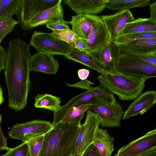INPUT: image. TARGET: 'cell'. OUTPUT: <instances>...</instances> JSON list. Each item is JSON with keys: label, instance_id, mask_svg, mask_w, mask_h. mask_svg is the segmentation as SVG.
I'll return each instance as SVG.
<instances>
[{"label": "cell", "instance_id": "cell-36", "mask_svg": "<svg viewBox=\"0 0 156 156\" xmlns=\"http://www.w3.org/2000/svg\"><path fill=\"white\" fill-rule=\"evenodd\" d=\"M66 84L69 86L73 87L75 88H80L82 89H85L86 90H88L91 87V86L92 85L94 84V83L86 80H82L76 83L69 84L66 83Z\"/></svg>", "mask_w": 156, "mask_h": 156}, {"label": "cell", "instance_id": "cell-33", "mask_svg": "<svg viewBox=\"0 0 156 156\" xmlns=\"http://www.w3.org/2000/svg\"><path fill=\"white\" fill-rule=\"evenodd\" d=\"M5 156H30L27 142H23L20 145L9 148Z\"/></svg>", "mask_w": 156, "mask_h": 156}, {"label": "cell", "instance_id": "cell-16", "mask_svg": "<svg viewBox=\"0 0 156 156\" xmlns=\"http://www.w3.org/2000/svg\"><path fill=\"white\" fill-rule=\"evenodd\" d=\"M156 102V91L153 90L145 91L129 105L125 111L122 119L144 114L154 105Z\"/></svg>", "mask_w": 156, "mask_h": 156}, {"label": "cell", "instance_id": "cell-39", "mask_svg": "<svg viewBox=\"0 0 156 156\" xmlns=\"http://www.w3.org/2000/svg\"><path fill=\"white\" fill-rule=\"evenodd\" d=\"M2 116L0 113V150H8L9 148L7 145V138H5L2 132L1 123L2 121Z\"/></svg>", "mask_w": 156, "mask_h": 156}, {"label": "cell", "instance_id": "cell-42", "mask_svg": "<svg viewBox=\"0 0 156 156\" xmlns=\"http://www.w3.org/2000/svg\"><path fill=\"white\" fill-rule=\"evenodd\" d=\"M79 78L82 80H86L90 73V71L85 69H79L77 72Z\"/></svg>", "mask_w": 156, "mask_h": 156}, {"label": "cell", "instance_id": "cell-15", "mask_svg": "<svg viewBox=\"0 0 156 156\" xmlns=\"http://www.w3.org/2000/svg\"><path fill=\"white\" fill-rule=\"evenodd\" d=\"M59 65L58 60L53 55L37 51L30 58L29 68L30 72L54 75L58 72Z\"/></svg>", "mask_w": 156, "mask_h": 156}, {"label": "cell", "instance_id": "cell-46", "mask_svg": "<svg viewBox=\"0 0 156 156\" xmlns=\"http://www.w3.org/2000/svg\"><path fill=\"white\" fill-rule=\"evenodd\" d=\"M1 41L0 40V47L1 46Z\"/></svg>", "mask_w": 156, "mask_h": 156}, {"label": "cell", "instance_id": "cell-37", "mask_svg": "<svg viewBox=\"0 0 156 156\" xmlns=\"http://www.w3.org/2000/svg\"><path fill=\"white\" fill-rule=\"evenodd\" d=\"M82 156H102L95 146L92 143L87 149Z\"/></svg>", "mask_w": 156, "mask_h": 156}, {"label": "cell", "instance_id": "cell-27", "mask_svg": "<svg viewBox=\"0 0 156 156\" xmlns=\"http://www.w3.org/2000/svg\"><path fill=\"white\" fill-rule=\"evenodd\" d=\"M88 90L93 94L100 104L110 105L117 101L114 94L101 85L91 87Z\"/></svg>", "mask_w": 156, "mask_h": 156}, {"label": "cell", "instance_id": "cell-44", "mask_svg": "<svg viewBox=\"0 0 156 156\" xmlns=\"http://www.w3.org/2000/svg\"><path fill=\"white\" fill-rule=\"evenodd\" d=\"M4 101V98L3 96V92L2 89L0 86V106Z\"/></svg>", "mask_w": 156, "mask_h": 156}, {"label": "cell", "instance_id": "cell-21", "mask_svg": "<svg viewBox=\"0 0 156 156\" xmlns=\"http://www.w3.org/2000/svg\"><path fill=\"white\" fill-rule=\"evenodd\" d=\"M63 56L66 59L79 62L90 69L94 70L100 74H112L99 66L92 58L87 51H82L75 48H73L68 54Z\"/></svg>", "mask_w": 156, "mask_h": 156}, {"label": "cell", "instance_id": "cell-4", "mask_svg": "<svg viewBox=\"0 0 156 156\" xmlns=\"http://www.w3.org/2000/svg\"><path fill=\"white\" fill-rule=\"evenodd\" d=\"M115 72L147 80L156 77V66L135 55L120 53L117 59Z\"/></svg>", "mask_w": 156, "mask_h": 156}, {"label": "cell", "instance_id": "cell-45", "mask_svg": "<svg viewBox=\"0 0 156 156\" xmlns=\"http://www.w3.org/2000/svg\"><path fill=\"white\" fill-rule=\"evenodd\" d=\"M0 156H5V154L1 155Z\"/></svg>", "mask_w": 156, "mask_h": 156}, {"label": "cell", "instance_id": "cell-25", "mask_svg": "<svg viewBox=\"0 0 156 156\" xmlns=\"http://www.w3.org/2000/svg\"><path fill=\"white\" fill-rule=\"evenodd\" d=\"M150 0H108L106 8L110 10L119 11L129 10L136 7L147 6Z\"/></svg>", "mask_w": 156, "mask_h": 156}, {"label": "cell", "instance_id": "cell-6", "mask_svg": "<svg viewBox=\"0 0 156 156\" xmlns=\"http://www.w3.org/2000/svg\"><path fill=\"white\" fill-rule=\"evenodd\" d=\"M85 119L81 125L72 155L82 156L92 143L96 129L100 125L101 120L95 112L88 109Z\"/></svg>", "mask_w": 156, "mask_h": 156}, {"label": "cell", "instance_id": "cell-17", "mask_svg": "<svg viewBox=\"0 0 156 156\" xmlns=\"http://www.w3.org/2000/svg\"><path fill=\"white\" fill-rule=\"evenodd\" d=\"M108 0H65L64 3L76 14L96 15L106 8Z\"/></svg>", "mask_w": 156, "mask_h": 156}, {"label": "cell", "instance_id": "cell-24", "mask_svg": "<svg viewBox=\"0 0 156 156\" xmlns=\"http://www.w3.org/2000/svg\"><path fill=\"white\" fill-rule=\"evenodd\" d=\"M34 106L36 108H44L54 112L61 107L60 98L48 94H38L34 98Z\"/></svg>", "mask_w": 156, "mask_h": 156}, {"label": "cell", "instance_id": "cell-23", "mask_svg": "<svg viewBox=\"0 0 156 156\" xmlns=\"http://www.w3.org/2000/svg\"><path fill=\"white\" fill-rule=\"evenodd\" d=\"M155 32H156V22L152 20L150 18H139L127 23L123 28L121 35Z\"/></svg>", "mask_w": 156, "mask_h": 156}, {"label": "cell", "instance_id": "cell-20", "mask_svg": "<svg viewBox=\"0 0 156 156\" xmlns=\"http://www.w3.org/2000/svg\"><path fill=\"white\" fill-rule=\"evenodd\" d=\"M114 138L108 134L107 130L97 128L92 143L102 156H110L114 150Z\"/></svg>", "mask_w": 156, "mask_h": 156}, {"label": "cell", "instance_id": "cell-1", "mask_svg": "<svg viewBox=\"0 0 156 156\" xmlns=\"http://www.w3.org/2000/svg\"><path fill=\"white\" fill-rule=\"evenodd\" d=\"M30 45L20 38L10 41L4 69L8 92L9 107L18 111L27 103L30 81Z\"/></svg>", "mask_w": 156, "mask_h": 156}, {"label": "cell", "instance_id": "cell-7", "mask_svg": "<svg viewBox=\"0 0 156 156\" xmlns=\"http://www.w3.org/2000/svg\"><path fill=\"white\" fill-rule=\"evenodd\" d=\"M60 0H21L16 15L19 23L24 30H30L31 20L42 12L54 6Z\"/></svg>", "mask_w": 156, "mask_h": 156}, {"label": "cell", "instance_id": "cell-3", "mask_svg": "<svg viewBox=\"0 0 156 156\" xmlns=\"http://www.w3.org/2000/svg\"><path fill=\"white\" fill-rule=\"evenodd\" d=\"M100 85L121 100H134L142 93L147 80L115 72L112 74H100L97 77Z\"/></svg>", "mask_w": 156, "mask_h": 156}, {"label": "cell", "instance_id": "cell-29", "mask_svg": "<svg viewBox=\"0 0 156 156\" xmlns=\"http://www.w3.org/2000/svg\"><path fill=\"white\" fill-rule=\"evenodd\" d=\"M55 37L64 41L75 48V42L79 37L70 29L52 30L51 33Z\"/></svg>", "mask_w": 156, "mask_h": 156}, {"label": "cell", "instance_id": "cell-41", "mask_svg": "<svg viewBox=\"0 0 156 156\" xmlns=\"http://www.w3.org/2000/svg\"><path fill=\"white\" fill-rule=\"evenodd\" d=\"M150 19L156 22V1L150 5Z\"/></svg>", "mask_w": 156, "mask_h": 156}, {"label": "cell", "instance_id": "cell-9", "mask_svg": "<svg viewBox=\"0 0 156 156\" xmlns=\"http://www.w3.org/2000/svg\"><path fill=\"white\" fill-rule=\"evenodd\" d=\"M156 148V129L121 147L116 156H144Z\"/></svg>", "mask_w": 156, "mask_h": 156}, {"label": "cell", "instance_id": "cell-12", "mask_svg": "<svg viewBox=\"0 0 156 156\" xmlns=\"http://www.w3.org/2000/svg\"><path fill=\"white\" fill-rule=\"evenodd\" d=\"M105 26L111 42L121 36L124 27L135 19L129 10L118 11L111 14L101 16Z\"/></svg>", "mask_w": 156, "mask_h": 156}, {"label": "cell", "instance_id": "cell-35", "mask_svg": "<svg viewBox=\"0 0 156 156\" xmlns=\"http://www.w3.org/2000/svg\"><path fill=\"white\" fill-rule=\"evenodd\" d=\"M133 54L137 55L143 60L148 63L156 66V53L147 54Z\"/></svg>", "mask_w": 156, "mask_h": 156}, {"label": "cell", "instance_id": "cell-34", "mask_svg": "<svg viewBox=\"0 0 156 156\" xmlns=\"http://www.w3.org/2000/svg\"><path fill=\"white\" fill-rule=\"evenodd\" d=\"M67 22L63 20L46 25V27L52 30L70 29Z\"/></svg>", "mask_w": 156, "mask_h": 156}, {"label": "cell", "instance_id": "cell-22", "mask_svg": "<svg viewBox=\"0 0 156 156\" xmlns=\"http://www.w3.org/2000/svg\"><path fill=\"white\" fill-rule=\"evenodd\" d=\"M72 26V30L79 37L86 40L91 30V15L78 14L72 17L68 21Z\"/></svg>", "mask_w": 156, "mask_h": 156}, {"label": "cell", "instance_id": "cell-8", "mask_svg": "<svg viewBox=\"0 0 156 156\" xmlns=\"http://www.w3.org/2000/svg\"><path fill=\"white\" fill-rule=\"evenodd\" d=\"M52 128V123L45 120L34 119L21 123H16L8 133L12 138L27 142L34 138L45 135Z\"/></svg>", "mask_w": 156, "mask_h": 156}, {"label": "cell", "instance_id": "cell-32", "mask_svg": "<svg viewBox=\"0 0 156 156\" xmlns=\"http://www.w3.org/2000/svg\"><path fill=\"white\" fill-rule=\"evenodd\" d=\"M44 135L34 138L27 142L30 156H39Z\"/></svg>", "mask_w": 156, "mask_h": 156}, {"label": "cell", "instance_id": "cell-40", "mask_svg": "<svg viewBox=\"0 0 156 156\" xmlns=\"http://www.w3.org/2000/svg\"><path fill=\"white\" fill-rule=\"evenodd\" d=\"M75 48L81 51H87V45L86 40L79 37L75 42Z\"/></svg>", "mask_w": 156, "mask_h": 156}, {"label": "cell", "instance_id": "cell-43", "mask_svg": "<svg viewBox=\"0 0 156 156\" xmlns=\"http://www.w3.org/2000/svg\"><path fill=\"white\" fill-rule=\"evenodd\" d=\"M144 156H156V148L150 151Z\"/></svg>", "mask_w": 156, "mask_h": 156}, {"label": "cell", "instance_id": "cell-13", "mask_svg": "<svg viewBox=\"0 0 156 156\" xmlns=\"http://www.w3.org/2000/svg\"><path fill=\"white\" fill-rule=\"evenodd\" d=\"M99 104H100L93 94L90 90H86L75 96L67 103L61 106L58 111L54 112L52 127L60 123L73 107Z\"/></svg>", "mask_w": 156, "mask_h": 156}, {"label": "cell", "instance_id": "cell-30", "mask_svg": "<svg viewBox=\"0 0 156 156\" xmlns=\"http://www.w3.org/2000/svg\"><path fill=\"white\" fill-rule=\"evenodd\" d=\"M18 24V21L12 17L0 20V40L2 41L7 34L12 32Z\"/></svg>", "mask_w": 156, "mask_h": 156}, {"label": "cell", "instance_id": "cell-19", "mask_svg": "<svg viewBox=\"0 0 156 156\" xmlns=\"http://www.w3.org/2000/svg\"><path fill=\"white\" fill-rule=\"evenodd\" d=\"M62 0L54 6L39 14L30 21L31 29L42 25H47L63 20L64 12Z\"/></svg>", "mask_w": 156, "mask_h": 156}, {"label": "cell", "instance_id": "cell-47", "mask_svg": "<svg viewBox=\"0 0 156 156\" xmlns=\"http://www.w3.org/2000/svg\"><path fill=\"white\" fill-rule=\"evenodd\" d=\"M72 156H76V155L73 156V155H72Z\"/></svg>", "mask_w": 156, "mask_h": 156}, {"label": "cell", "instance_id": "cell-26", "mask_svg": "<svg viewBox=\"0 0 156 156\" xmlns=\"http://www.w3.org/2000/svg\"><path fill=\"white\" fill-rule=\"evenodd\" d=\"M21 0H0V20L16 15Z\"/></svg>", "mask_w": 156, "mask_h": 156}, {"label": "cell", "instance_id": "cell-14", "mask_svg": "<svg viewBox=\"0 0 156 156\" xmlns=\"http://www.w3.org/2000/svg\"><path fill=\"white\" fill-rule=\"evenodd\" d=\"M88 52L92 58L101 68L111 73L115 72L117 59L120 52L112 43L98 51Z\"/></svg>", "mask_w": 156, "mask_h": 156}, {"label": "cell", "instance_id": "cell-11", "mask_svg": "<svg viewBox=\"0 0 156 156\" xmlns=\"http://www.w3.org/2000/svg\"><path fill=\"white\" fill-rule=\"evenodd\" d=\"M91 29L86 40L87 51L94 52L99 51L110 43L109 35L101 16L91 15Z\"/></svg>", "mask_w": 156, "mask_h": 156}, {"label": "cell", "instance_id": "cell-38", "mask_svg": "<svg viewBox=\"0 0 156 156\" xmlns=\"http://www.w3.org/2000/svg\"><path fill=\"white\" fill-rule=\"evenodd\" d=\"M7 57V51L4 48L1 46L0 47V73L4 69Z\"/></svg>", "mask_w": 156, "mask_h": 156}, {"label": "cell", "instance_id": "cell-2", "mask_svg": "<svg viewBox=\"0 0 156 156\" xmlns=\"http://www.w3.org/2000/svg\"><path fill=\"white\" fill-rule=\"evenodd\" d=\"M84 115L52 127L44 136L38 156H72Z\"/></svg>", "mask_w": 156, "mask_h": 156}, {"label": "cell", "instance_id": "cell-10", "mask_svg": "<svg viewBox=\"0 0 156 156\" xmlns=\"http://www.w3.org/2000/svg\"><path fill=\"white\" fill-rule=\"evenodd\" d=\"M89 109L94 111L99 116L102 127L120 126L125 112L119 102L117 101L110 105L102 104L90 105Z\"/></svg>", "mask_w": 156, "mask_h": 156}, {"label": "cell", "instance_id": "cell-28", "mask_svg": "<svg viewBox=\"0 0 156 156\" xmlns=\"http://www.w3.org/2000/svg\"><path fill=\"white\" fill-rule=\"evenodd\" d=\"M154 38L156 39V32L134 33L122 35L117 37L112 42L115 45L124 44L136 40Z\"/></svg>", "mask_w": 156, "mask_h": 156}, {"label": "cell", "instance_id": "cell-5", "mask_svg": "<svg viewBox=\"0 0 156 156\" xmlns=\"http://www.w3.org/2000/svg\"><path fill=\"white\" fill-rule=\"evenodd\" d=\"M30 46L37 51L64 56L73 48L66 42L53 36L51 33L34 31L31 37Z\"/></svg>", "mask_w": 156, "mask_h": 156}, {"label": "cell", "instance_id": "cell-31", "mask_svg": "<svg viewBox=\"0 0 156 156\" xmlns=\"http://www.w3.org/2000/svg\"><path fill=\"white\" fill-rule=\"evenodd\" d=\"M90 106V105H86L73 107L60 122L67 123L73 121L79 116L85 114V112L89 109Z\"/></svg>", "mask_w": 156, "mask_h": 156}, {"label": "cell", "instance_id": "cell-18", "mask_svg": "<svg viewBox=\"0 0 156 156\" xmlns=\"http://www.w3.org/2000/svg\"><path fill=\"white\" fill-rule=\"evenodd\" d=\"M115 45L121 53L147 54L156 53V38L141 39Z\"/></svg>", "mask_w": 156, "mask_h": 156}]
</instances>
